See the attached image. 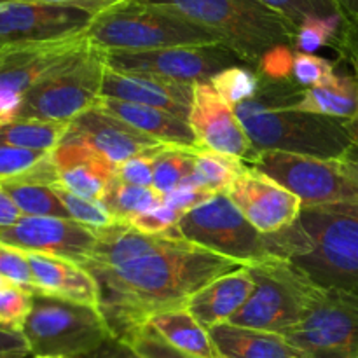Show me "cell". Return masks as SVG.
<instances>
[{"instance_id":"35","label":"cell","mask_w":358,"mask_h":358,"mask_svg":"<svg viewBox=\"0 0 358 358\" xmlns=\"http://www.w3.org/2000/svg\"><path fill=\"white\" fill-rule=\"evenodd\" d=\"M259 2L282 14L296 28L308 17L345 16L338 0H259Z\"/></svg>"},{"instance_id":"10","label":"cell","mask_w":358,"mask_h":358,"mask_svg":"<svg viewBox=\"0 0 358 358\" xmlns=\"http://www.w3.org/2000/svg\"><path fill=\"white\" fill-rule=\"evenodd\" d=\"M283 338L308 358H357L358 294L317 285L301 322Z\"/></svg>"},{"instance_id":"58","label":"cell","mask_w":358,"mask_h":358,"mask_svg":"<svg viewBox=\"0 0 358 358\" xmlns=\"http://www.w3.org/2000/svg\"><path fill=\"white\" fill-rule=\"evenodd\" d=\"M357 358H358V357H357Z\"/></svg>"},{"instance_id":"33","label":"cell","mask_w":358,"mask_h":358,"mask_svg":"<svg viewBox=\"0 0 358 358\" xmlns=\"http://www.w3.org/2000/svg\"><path fill=\"white\" fill-rule=\"evenodd\" d=\"M343 23H345V16L308 17L297 27L294 49L297 52L315 55V51H318L320 48L336 44Z\"/></svg>"},{"instance_id":"27","label":"cell","mask_w":358,"mask_h":358,"mask_svg":"<svg viewBox=\"0 0 358 358\" xmlns=\"http://www.w3.org/2000/svg\"><path fill=\"white\" fill-rule=\"evenodd\" d=\"M70 129V122L16 119L0 126V142L38 152H55Z\"/></svg>"},{"instance_id":"44","label":"cell","mask_w":358,"mask_h":358,"mask_svg":"<svg viewBox=\"0 0 358 358\" xmlns=\"http://www.w3.org/2000/svg\"><path fill=\"white\" fill-rule=\"evenodd\" d=\"M213 194H219V192H213L206 187H194V185H178L175 191L163 196V203L170 208L185 213L199 206L201 203L208 201Z\"/></svg>"},{"instance_id":"53","label":"cell","mask_w":358,"mask_h":358,"mask_svg":"<svg viewBox=\"0 0 358 358\" xmlns=\"http://www.w3.org/2000/svg\"><path fill=\"white\" fill-rule=\"evenodd\" d=\"M34 357L30 352H13V353H2L0 358H30Z\"/></svg>"},{"instance_id":"28","label":"cell","mask_w":358,"mask_h":358,"mask_svg":"<svg viewBox=\"0 0 358 358\" xmlns=\"http://www.w3.org/2000/svg\"><path fill=\"white\" fill-rule=\"evenodd\" d=\"M7 194L10 196L23 217H59V219H70L69 212H66L65 205L55 189L48 184H41V182H30L21 180V178H14V180L0 182Z\"/></svg>"},{"instance_id":"50","label":"cell","mask_w":358,"mask_h":358,"mask_svg":"<svg viewBox=\"0 0 358 358\" xmlns=\"http://www.w3.org/2000/svg\"><path fill=\"white\" fill-rule=\"evenodd\" d=\"M13 352H30L27 339L23 334H10V332L0 331V355Z\"/></svg>"},{"instance_id":"36","label":"cell","mask_w":358,"mask_h":358,"mask_svg":"<svg viewBox=\"0 0 358 358\" xmlns=\"http://www.w3.org/2000/svg\"><path fill=\"white\" fill-rule=\"evenodd\" d=\"M31 297L34 294L16 285L0 289V331L23 334L24 324L31 311Z\"/></svg>"},{"instance_id":"18","label":"cell","mask_w":358,"mask_h":358,"mask_svg":"<svg viewBox=\"0 0 358 358\" xmlns=\"http://www.w3.org/2000/svg\"><path fill=\"white\" fill-rule=\"evenodd\" d=\"M65 138L84 143L115 166L143 154L156 156L168 147L96 107L73 119Z\"/></svg>"},{"instance_id":"1","label":"cell","mask_w":358,"mask_h":358,"mask_svg":"<svg viewBox=\"0 0 358 358\" xmlns=\"http://www.w3.org/2000/svg\"><path fill=\"white\" fill-rule=\"evenodd\" d=\"M83 268L96 280L112 338L126 343L154 315L185 308L198 290L243 266L184 240L177 229L152 236L117 222L96 231Z\"/></svg>"},{"instance_id":"19","label":"cell","mask_w":358,"mask_h":358,"mask_svg":"<svg viewBox=\"0 0 358 358\" xmlns=\"http://www.w3.org/2000/svg\"><path fill=\"white\" fill-rule=\"evenodd\" d=\"M192 91H194L192 84L175 83L149 73L121 72L110 66L105 69L103 84H101V96L161 108L187 122Z\"/></svg>"},{"instance_id":"45","label":"cell","mask_w":358,"mask_h":358,"mask_svg":"<svg viewBox=\"0 0 358 358\" xmlns=\"http://www.w3.org/2000/svg\"><path fill=\"white\" fill-rule=\"evenodd\" d=\"M21 2H34V3H48V6H62L72 7V9L84 10L91 17H96L100 14L108 13L115 9L121 3L129 2V0H21Z\"/></svg>"},{"instance_id":"48","label":"cell","mask_w":358,"mask_h":358,"mask_svg":"<svg viewBox=\"0 0 358 358\" xmlns=\"http://www.w3.org/2000/svg\"><path fill=\"white\" fill-rule=\"evenodd\" d=\"M21 217H23V213L20 212L16 203L10 199V196L7 194L6 189L0 185V229H2V227L13 226V224H16Z\"/></svg>"},{"instance_id":"7","label":"cell","mask_w":358,"mask_h":358,"mask_svg":"<svg viewBox=\"0 0 358 358\" xmlns=\"http://www.w3.org/2000/svg\"><path fill=\"white\" fill-rule=\"evenodd\" d=\"M23 338L34 357L83 358L108 341L112 332L96 308L34 294Z\"/></svg>"},{"instance_id":"14","label":"cell","mask_w":358,"mask_h":358,"mask_svg":"<svg viewBox=\"0 0 358 358\" xmlns=\"http://www.w3.org/2000/svg\"><path fill=\"white\" fill-rule=\"evenodd\" d=\"M0 241L23 252L55 255L84 266L96 247V231L72 219L21 217L0 229Z\"/></svg>"},{"instance_id":"23","label":"cell","mask_w":358,"mask_h":358,"mask_svg":"<svg viewBox=\"0 0 358 358\" xmlns=\"http://www.w3.org/2000/svg\"><path fill=\"white\" fill-rule=\"evenodd\" d=\"M254 290V280L247 266L213 280L194 294L187 303V311L206 329L227 324L243 308Z\"/></svg>"},{"instance_id":"54","label":"cell","mask_w":358,"mask_h":358,"mask_svg":"<svg viewBox=\"0 0 358 358\" xmlns=\"http://www.w3.org/2000/svg\"><path fill=\"white\" fill-rule=\"evenodd\" d=\"M7 285H10V283L7 282V280H3L2 276H0V289H3V287H7Z\"/></svg>"},{"instance_id":"5","label":"cell","mask_w":358,"mask_h":358,"mask_svg":"<svg viewBox=\"0 0 358 358\" xmlns=\"http://www.w3.org/2000/svg\"><path fill=\"white\" fill-rule=\"evenodd\" d=\"M87 41L101 51H156L178 45L222 44L208 28L178 10L147 0H129L93 17Z\"/></svg>"},{"instance_id":"52","label":"cell","mask_w":358,"mask_h":358,"mask_svg":"<svg viewBox=\"0 0 358 358\" xmlns=\"http://www.w3.org/2000/svg\"><path fill=\"white\" fill-rule=\"evenodd\" d=\"M345 17H358V0H338Z\"/></svg>"},{"instance_id":"6","label":"cell","mask_w":358,"mask_h":358,"mask_svg":"<svg viewBox=\"0 0 358 358\" xmlns=\"http://www.w3.org/2000/svg\"><path fill=\"white\" fill-rule=\"evenodd\" d=\"M254 290L227 324L287 336L303 318L317 283L283 259L269 257L247 266Z\"/></svg>"},{"instance_id":"2","label":"cell","mask_w":358,"mask_h":358,"mask_svg":"<svg viewBox=\"0 0 358 358\" xmlns=\"http://www.w3.org/2000/svg\"><path fill=\"white\" fill-rule=\"evenodd\" d=\"M271 257L283 259L324 289L358 294V206H304L296 222L264 234Z\"/></svg>"},{"instance_id":"37","label":"cell","mask_w":358,"mask_h":358,"mask_svg":"<svg viewBox=\"0 0 358 358\" xmlns=\"http://www.w3.org/2000/svg\"><path fill=\"white\" fill-rule=\"evenodd\" d=\"M336 73V65L329 59L317 55H306V52H297L294 55L292 73L290 79L303 90L313 87L322 84Z\"/></svg>"},{"instance_id":"47","label":"cell","mask_w":358,"mask_h":358,"mask_svg":"<svg viewBox=\"0 0 358 358\" xmlns=\"http://www.w3.org/2000/svg\"><path fill=\"white\" fill-rule=\"evenodd\" d=\"M83 358H145V357L140 355V353L136 352L131 345H128V343L119 341V339L115 338H110L108 341H105L100 348L94 350L93 353H90V355Z\"/></svg>"},{"instance_id":"46","label":"cell","mask_w":358,"mask_h":358,"mask_svg":"<svg viewBox=\"0 0 358 358\" xmlns=\"http://www.w3.org/2000/svg\"><path fill=\"white\" fill-rule=\"evenodd\" d=\"M334 45L343 58L350 63H358V17H345Z\"/></svg>"},{"instance_id":"42","label":"cell","mask_w":358,"mask_h":358,"mask_svg":"<svg viewBox=\"0 0 358 358\" xmlns=\"http://www.w3.org/2000/svg\"><path fill=\"white\" fill-rule=\"evenodd\" d=\"M156 156L143 154V156H136L124 161L117 166V178L126 184L138 185V187H152L154 157Z\"/></svg>"},{"instance_id":"22","label":"cell","mask_w":358,"mask_h":358,"mask_svg":"<svg viewBox=\"0 0 358 358\" xmlns=\"http://www.w3.org/2000/svg\"><path fill=\"white\" fill-rule=\"evenodd\" d=\"M96 108L166 145L201 149L187 121L156 107L100 96Z\"/></svg>"},{"instance_id":"41","label":"cell","mask_w":358,"mask_h":358,"mask_svg":"<svg viewBox=\"0 0 358 358\" xmlns=\"http://www.w3.org/2000/svg\"><path fill=\"white\" fill-rule=\"evenodd\" d=\"M126 343L131 345L140 355H143L145 358H191L180 353L178 350L171 348L149 325L138 329Z\"/></svg>"},{"instance_id":"40","label":"cell","mask_w":358,"mask_h":358,"mask_svg":"<svg viewBox=\"0 0 358 358\" xmlns=\"http://www.w3.org/2000/svg\"><path fill=\"white\" fill-rule=\"evenodd\" d=\"M182 215H184V213L178 212V210L175 208H170V206L163 203V205L150 210V212L133 217V219L128 220L126 224H129L133 229L140 231V233L157 236V234L173 233L175 226H177Z\"/></svg>"},{"instance_id":"15","label":"cell","mask_w":358,"mask_h":358,"mask_svg":"<svg viewBox=\"0 0 358 358\" xmlns=\"http://www.w3.org/2000/svg\"><path fill=\"white\" fill-rule=\"evenodd\" d=\"M91 21L90 14L72 7L0 0V45L73 37Z\"/></svg>"},{"instance_id":"51","label":"cell","mask_w":358,"mask_h":358,"mask_svg":"<svg viewBox=\"0 0 358 358\" xmlns=\"http://www.w3.org/2000/svg\"><path fill=\"white\" fill-rule=\"evenodd\" d=\"M352 66L353 73H355V77L358 79V63H352ZM346 128H348L350 136H352V142L358 145V115L355 119H352V121H346Z\"/></svg>"},{"instance_id":"31","label":"cell","mask_w":358,"mask_h":358,"mask_svg":"<svg viewBox=\"0 0 358 358\" xmlns=\"http://www.w3.org/2000/svg\"><path fill=\"white\" fill-rule=\"evenodd\" d=\"M194 166L206 187L213 192L229 191L233 182L248 168L241 159L206 149L196 150Z\"/></svg>"},{"instance_id":"49","label":"cell","mask_w":358,"mask_h":358,"mask_svg":"<svg viewBox=\"0 0 358 358\" xmlns=\"http://www.w3.org/2000/svg\"><path fill=\"white\" fill-rule=\"evenodd\" d=\"M338 168L358 187V145L352 143L339 159H336Z\"/></svg>"},{"instance_id":"34","label":"cell","mask_w":358,"mask_h":358,"mask_svg":"<svg viewBox=\"0 0 358 358\" xmlns=\"http://www.w3.org/2000/svg\"><path fill=\"white\" fill-rule=\"evenodd\" d=\"M51 187L55 189L58 198L62 199V203L65 205L70 219L76 220V222L83 224V226L90 227V229L93 231L105 229V227H110L114 226V224H117L114 215L108 212L107 206L101 201H91V199L79 198V196L72 194L70 191L63 189L58 182H55Z\"/></svg>"},{"instance_id":"9","label":"cell","mask_w":358,"mask_h":358,"mask_svg":"<svg viewBox=\"0 0 358 358\" xmlns=\"http://www.w3.org/2000/svg\"><path fill=\"white\" fill-rule=\"evenodd\" d=\"M175 229L184 240L240 266L271 257L264 234L245 219L227 192L213 194L208 201L185 212Z\"/></svg>"},{"instance_id":"11","label":"cell","mask_w":358,"mask_h":358,"mask_svg":"<svg viewBox=\"0 0 358 358\" xmlns=\"http://www.w3.org/2000/svg\"><path fill=\"white\" fill-rule=\"evenodd\" d=\"M90 44L86 31L73 37L0 48V126L17 117L24 94L62 69Z\"/></svg>"},{"instance_id":"8","label":"cell","mask_w":358,"mask_h":358,"mask_svg":"<svg viewBox=\"0 0 358 358\" xmlns=\"http://www.w3.org/2000/svg\"><path fill=\"white\" fill-rule=\"evenodd\" d=\"M105 69V51L90 42L66 65L24 94L16 119L72 122L80 114L96 107Z\"/></svg>"},{"instance_id":"4","label":"cell","mask_w":358,"mask_h":358,"mask_svg":"<svg viewBox=\"0 0 358 358\" xmlns=\"http://www.w3.org/2000/svg\"><path fill=\"white\" fill-rule=\"evenodd\" d=\"M178 10L208 28L257 72L262 58L280 45L294 48L297 28L259 0H147Z\"/></svg>"},{"instance_id":"20","label":"cell","mask_w":358,"mask_h":358,"mask_svg":"<svg viewBox=\"0 0 358 358\" xmlns=\"http://www.w3.org/2000/svg\"><path fill=\"white\" fill-rule=\"evenodd\" d=\"M58 184L79 198L101 201L117 166L76 140L63 138L52 152Z\"/></svg>"},{"instance_id":"12","label":"cell","mask_w":358,"mask_h":358,"mask_svg":"<svg viewBox=\"0 0 358 358\" xmlns=\"http://www.w3.org/2000/svg\"><path fill=\"white\" fill-rule=\"evenodd\" d=\"M250 166L296 194L303 208L339 203L358 206V187L336 161L264 150L257 152Z\"/></svg>"},{"instance_id":"57","label":"cell","mask_w":358,"mask_h":358,"mask_svg":"<svg viewBox=\"0 0 358 358\" xmlns=\"http://www.w3.org/2000/svg\"><path fill=\"white\" fill-rule=\"evenodd\" d=\"M0 48H2V45H0Z\"/></svg>"},{"instance_id":"30","label":"cell","mask_w":358,"mask_h":358,"mask_svg":"<svg viewBox=\"0 0 358 358\" xmlns=\"http://www.w3.org/2000/svg\"><path fill=\"white\" fill-rule=\"evenodd\" d=\"M199 149L168 145L154 157L152 187L161 196L175 191L178 185L196 171L194 152Z\"/></svg>"},{"instance_id":"55","label":"cell","mask_w":358,"mask_h":358,"mask_svg":"<svg viewBox=\"0 0 358 358\" xmlns=\"http://www.w3.org/2000/svg\"><path fill=\"white\" fill-rule=\"evenodd\" d=\"M30 358H69V357H49V355H38V357H30Z\"/></svg>"},{"instance_id":"32","label":"cell","mask_w":358,"mask_h":358,"mask_svg":"<svg viewBox=\"0 0 358 358\" xmlns=\"http://www.w3.org/2000/svg\"><path fill=\"white\" fill-rule=\"evenodd\" d=\"M210 84L215 93L234 108L257 94L259 73L247 65L231 66L217 73Z\"/></svg>"},{"instance_id":"26","label":"cell","mask_w":358,"mask_h":358,"mask_svg":"<svg viewBox=\"0 0 358 358\" xmlns=\"http://www.w3.org/2000/svg\"><path fill=\"white\" fill-rule=\"evenodd\" d=\"M290 107L301 112L352 121L358 115V79L355 73H334L322 84L304 90L303 96Z\"/></svg>"},{"instance_id":"16","label":"cell","mask_w":358,"mask_h":358,"mask_svg":"<svg viewBox=\"0 0 358 358\" xmlns=\"http://www.w3.org/2000/svg\"><path fill=\"white\" fill-rule=\"evenodd\" d=\"M189 126L201 149L226 154L248 164L257 156L234 108L215 93L210 83L194 84Z\"/></svg>"},{"instance_id":"13","label":"cell","mask_w":358,"mask_h":358,"mask_svg":"<svg viewBox=\"0 0 358 358\" xmlns=\"http://www.w3.org/2000/svg\"><path fill=\"white\" fill-rule=\"evenodd\" d=\"M107 66L121 72L149 73L184 84L210 83L231 66L247 65L224 44L178 45L156 51H105ZM248 66V65H247Z\"/></svg>"},{"instance_id":"17","label":"cell","mask_w":358,"mask_h":358,"mask_svg":"<svg viewBox=\"0 0 358 358\" xmlns=\"http://www.w3.org/2000/svg\"><path fill=\"white\" fill-rule=\"evenodd\" d=\"M227 196L261 234H273L290 226L303 210L296 194L252 166L233 182Z\"/></svg>"},{"instance_id":"43","label":"cell","mask_w":358,"mask_h":358,"mask_svg":"<svg viewBox=\"0 0 358 358\" xmlns=\"http://www.w3.org/2000/svg\"><path fill=\"white\" fill-rule=\"evenodd\" d=\"M296 49L289 48V45H280L269 51L268 55L262 58L261 65H259L257 73L262 77H268L273 80H287L290 79L292 73V62Z\"/></svg>"},{"instance_id":"56","label":"cell","mask_w":358,"mask_h":358,"mask_svg":"<svg viewBox=\"0 0 358 358\" xmlns=\"http://www.w3.org/2000/svg\"><path fill=\"white\" fill-rule=\"evenodd\" d=\"M219 358H224V357H219Z\"/></svg>"},{"instance_id":"24","label":"cell","mask_w":358,"mask_h":358,"mask_svg":"<svg viewBox=\"0 0 358 358\" xmlns=\"http://www.w3.org/2000/svg\"><path fill=\"white\" fill-rule=\"evenodd\" d=\"M217 352L224 358H308L306 353L273 332L220 324L210 329Z\"/></svg>"},{"instance_id":"25","label":"cell","mask_w":358,"mask_h":358,"mask_svg":"<svg viewBox=\"0 0 358 358\" xmlns=\"http://www.w3.org/2000/svg\"><path fill=\"white\" fill-rule=\"evenodd\" d=\"M150 329L159 334L161 339L171 348L178 350L191 358H219L210 332L192 317L187 308L163 311L149 320Z\"/></svg>"},{"instance_id":"3","label":"cell","mask_w":358,"mask_h":358,"mask_svg":"<svg viewBox=\"0 0 358 358\" xmlns=\"http://www.w3.org/2000/svg\"><path fill=\"white\" fill-rule=\"evenodd\" d=\"M234 112L257 152L276 150L336 161L353 143L346 121L296 110L264 84H259L257 94L236 105Z\"/></svg>"},{"instance_id":"38","label":"cell","mask_w":358,"mask_h":358,"mask_svg":"<svg viewBox=\"0 0 358 358\" xmlns=\"http://www.w3.org/2000/svg\"><path fill=\"white\" fill-rule=\"evenodd\" d=\"M0 276L7 280L10 285L21 287L30 294H37L27 254L2 241H0Z\"/></svg>"},{"instance_id":"21","label":"cell","mask_w":358,"mask_h":358,"mask_svg":"<svg viewBox=\"0 0 358 358\" xmlns=\"http://www.w3.org/2000/svg\"><path fill=\"white\" fill-rule=\"evenodd\" d=\"M37 294L100 310L96 280L80 264L55 255L24 252Z\"/></svg>"},{"instance_id":"39","label":"cell","mask_w":358,"mask_h":358,"mask_svg":"<svg viewBox=\"0 0 358 358\" xmlns=\"http://www.w3.org/2000/svg\"><path fill=\"white\" fill-rule=\"evenodd\" d=\"M48 154L51 152L21 149V147H14L9 145V143L0 142V182L13 180V178L28 173Z\"/></svg>"},{"instance_id":"29","label":"cell","mask_w":358,"mask_h":358,"mask_svg":"<svg viewBox=\"0 0 358 358\" xmlns=\"http://www.w3.org/2000/svg\"><path fill=\"white\" fill-rule=\"evenodd\" d=\"M108 212L117 222H128L133 217L142 215L163 205V196L154 187H138L119 180L117 175L110 180L103 199Z\"/></svg>"}]
</instances>
